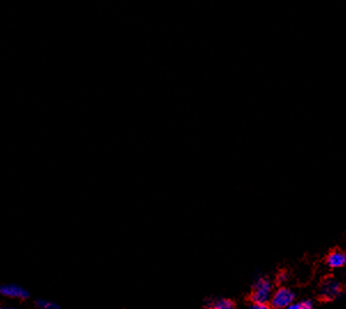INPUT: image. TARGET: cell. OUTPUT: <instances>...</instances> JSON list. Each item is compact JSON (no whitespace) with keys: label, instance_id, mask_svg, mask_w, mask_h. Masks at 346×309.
Segmentation results:
<instances>
[{"label":"cell","instance_id":"obj_1","mask_svg":"<svg viewBox=\"0 0 346 309\" xmlns=\"http://www.w3.org/2000/svg\"><path fill=\"white\" fill-rule=\"evenodd\" d=\"M273 291V285L271 281L266 279V277H258L254 281L252 286V292H251V301L252 302H262V303H268L271 301Z\"/></svg>","mask_w":346,"mask_h":309},{"label":"cell","instance_id":"obj_2","mask_svg":"<svg viewBox=\"0 0 346 309\" xmlns=\"http://www.w3.org/2000/svg\"><path fill=\"white\" fill-rule=\"evenodd\" d=\"M271 306L274 309H283L290 303L295 302V293L293 290L285 286H281L275 290L271 298Z\"/></svg>","mask_w":346,"mask_h":309},{"label":"cell","instance_id":"obj_3","mask_svg":"<svg viewBox=\"0 0 346 309\" xmlns=\"http://www.w3.org/2000/svg\"><path fill=\"white\" fill-rule=\"evenodd\" d=\"M0 294L6 298L24 300L29 298V292L17 284H0Z\"/></svg>","mask_w":346,"mask_h":309},{"label":"cell","instance_id":"obj_4","mask_svg":"<svg viewBox=\"0 0 346 309\" xmlns=\"http://www.w3.org/2000/svg\"><path fill=\"white\" fill-rule=\"evenodd\" d=\"M340 294L339 283L335 280L329 279L323 282L321 286V295L325 299H335Z\"/></svg>","mask_w":346,"mask_h":309},{"label":"cell","instance_id":"obj_5","mask_svg":"<svg viewBox=\"0 0 346 309\" xmlns=\"http://www.w3.org/2000/svg\"><path fill=\"white\" fill-rule=\"evenodd\" d=\"M206 309H235V303L227 298H212L206 302Z\"/></svg>","mask_w":346,"mask_h":309},{"label":"cell","instance_id":"obj_6","mask_svg":"<svg viewBox=\"0 0 346 309\" xmlns=\"http://www.w3.org/2000/svg\"><path fill=\"white\" fill-rule=\"evenodd\" d=\"M346 263V256L345 253L341 251H334L329 253V256L327 258V265L330 268H341Z\"/></svg>","mask_w":346,"mask_h":309},{"label":"cell","instance_id":"obj_7","mask_svg":"<svg viewBox=\"0 0 346 309\" xmlns=\"http://www.w3.org/2000/svg\"><path fill=\"white\" fill-rule=\"evenodd\" d=\"M36 306L39 309H61L60 304L48 299H37L36 300Z\"/></svg>","mask_w":346,"mask_h":309},{"label":"cell","instance_id":"obj_8","mask_svg":"<svg viewBox=\"0 0 346 309\" xmlns=\"http://www.w3.org/2000/svg\"><path fill=\"white\" fill-rule=\"evenodd\" d=\"M249 309H271V306H268V303L251 302V304L249 306Z\"/></svg>","mask_w":346,"mask_h":309},{"label":"cell","instance_id":"obj_9","mask_svg":"<svg viewBox=\"0 0 346 309\" xmlns=\"http://www.w3.org/2000/svg\"><path fill=\"white\" fill-rule=\"evenodd\" d=\"M299 309H315L314 303L309 300H305V301L299 302Z\"/></svg>","mask_w":346,"mask_h":309},{"label":"cell","instance_id":"obj_10","mask_svg":"<svg viewBox=\"0 0 346 309\" xmlns=\"http://www.w3.org/2000/svg\"><path fill=\"white\" fill-rule=\"evenodd\" d=\"M288 281V274H285V272H281L279 275V282L280 283H284V282Z\"/></svg>","mask_w":346,"mask_h":309},{"label":"cell","instance_id":"obj_11","mask_svg":"<svg viewBox=\"0 0 346 309\" xmlns=\"http://www.w3.org/2000/svg\"><path fill=\"white\" fill-rule=\"evenodd\" d=\"M283 309H299V302H293L290 303L289 306H286Z\"/></svg>","mask_w":346,"mask_h":309},{"label":"cell","instance_id":"obj_12","mask_svg":"<svg viewBox=\"0 0 346 309\" xmlns=\"http://www.w3.org/2000/svg\"><path fill=\"white\" fill-rule=\"evenodd\" d=\"M8 309H21V308H15V307H13V308H8Z\"/></svg>","mask_w":346,"mask_h":309},{"label":"cell","instance_id":"obj_13","mask_svg":"<svg viewBox=\"0 0 346 309\" xmlns=\"http://www.w3.org/2000/svg\"><path fill=\"white\" fill-rule=\"evenodd\" d=\"M0 309H5V308H3V307H0Z\"/></svg>","mask_w":346,"mask_h":309}]
</instances>
